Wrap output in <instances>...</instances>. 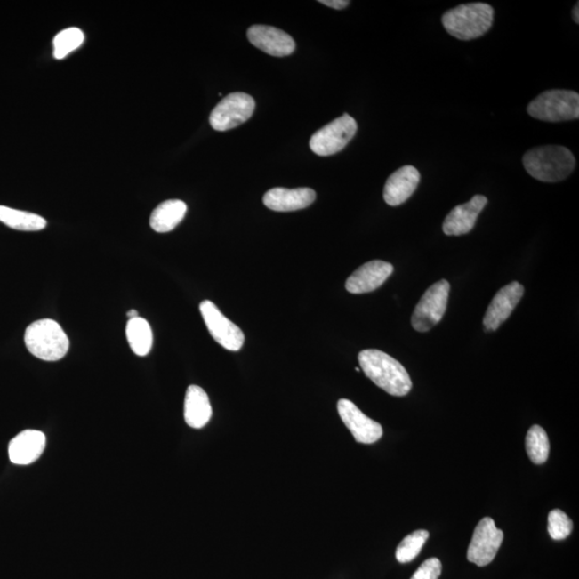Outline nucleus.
<instances>
[{"label": "nucleus", "instance_id": "obj_1", "mask_svg": "<svg viewBox=\"0 0 579 579\" xmlns=\"http://www.w3.org/2000/svg\"><path fill=\"white\" fill-rule=\"evenodd\" d=\"M358 362L366 377L386 393L398 398L409 394L412 381L408 372L389 354L368 349L358 354Z\"/></svg>", "mask_w": 579, "mask_h": 579}, {"label": "nucleus", "instance_id": "obj_2", "mask_svg": "<svg viewBox=\"0 0 579 579\" xmlns=\"http://www.w3.org/2000/svg\"><path fill=\"white\" fill-rule=\"evenodd\" d=\"M523 164L534 179L558 182L566 180L572 173L576 160L570 149L560 145H546L527 151Z\"/></svg>", "mask_w": 579, "mask_h": 579}, {"label": "nucleus", "instance_id": "obj_3", "mask_svg": "<svg viewBox=\"0 0 579 579\" xmlns=\"http://www.w3.org/2000/svg\"><path fill=\"white\" fill-rule=\"evenodd\" d=\"M494 13L488 4H461L443 14L442 24L447 33L458 40L478 39L492 28Z\"/></svg>", "mask_w": 579, "mask_h": 579}, {"label": "nucleus", "instance_id": "obj_4", "mask_svg": "<svg viewBox=\"0 0 579 579\" xmlns=\"http://www.w3.org/2000/svg\"><path fill=\"white\" fill-rule=\"evenodd\" d=\"M25 344L34 357L46 362L60 361L69 350V338L54 320H38L26 328Z\"/></svg>", "mask_w": 579, "mask_h": 579}, {"label": "nucleus", "instance_id": "obj_5", "mask_svg": "<svg viewBox=\"0 0 579 579\" xmlns=\"http://www.w3.org/2000/svg\"><path fill=\"white\" fill-rule=\"evenodd\" d=\"M527 111L530 117L539 121H572L579 117V95L572 91H547L532 101Z\"/></svg>", "mask_w": 579, "mask_h": 579}, {"label": "nucleus", "instance_id": "obj_6", "mask_svg": "<svg viewBox=\"0 0 579 579\" xmlns=\"http://www.w3.org/2000/svg\"><path fill=\"white\" fill-rule=\"evenodd\" d=\"M450 289V284L446 280L438 281L427 289L411 318L415 331L429 332L442 320L446 311Z\"/></svg>", "mask_w": 579, "mask_h": 579}, {"label": "nucleus", "instance_id": "obj_7", "mask_svg": "<svg viewBox=\"0 0 579 579\" xmlns=\"http://www.w3.org/2000/svg\"><path fill=\"white\" fill-rule=\"evenodd\" d=\"M358 132V124L349 114H343L335 121L318 130L312 135L310 146L318 156H331L339 153L350 142Z\"/></svg>", "mask_w": 579, "mask_h": 579}, {"label": "nucleus", "instance_id": "obj_8", "mask_svg": "<svg viewBox=\"0 0 579 579\" xmlns=\"http://www.w3.org/2000/svg\"><path fill=\"white\" fill-rule=\"evenodd\" d=\"M254 109V99L248 93H229L213 109L210 117L211 126L217 132H227L241 126L253 117Z\"/></svg>", "mask_w": 579, "mask_h": 579}, {"label": "nucleus", "instance_id": "obj_9", "mask_svg": "<svg viewBox=\"0 0 579 579\" xmlns=\"http://www.w3.org/2000/svg\"><path fill=\"white\" fill-rule=\"evenodd\" d=\"M200 311L208 332L221 346L229 351L241 350L245 342V335L241 328L224 317L211 301L202 302Z\"/></svg>", "mask_w": 579, "mask_h": 579}, {"label": "nucleus", "instance_id": "obj_10", "mask_svg": "<svg viewBox=\"0 0 579 579\" xmlns=\"http://www.w3.org/2000/svg\"><path fill=\"white\" fill-rule=\"evenodd\" d=\"M503 541V532L490 518H484L477 526L468 549V560L478 567L488 566L498 554Z\"/></svg>", "mask_w": 579, "mask_h": 579}, {"label": "nucleus", "instance_id": "obj_11", "mask_svg": "<svg viewBox=\"0 0 579 579\" xmlns=\"http://www.w3.org/2000/svg\"><path fill=\"white\" fill-rule=\"evenodd\" d=\"M339 416L351 431L354 439L363 445H373L383 435L382 426L365 415L352 401L341 399L337 404Z\"/></svg>", "mask_w": 579, "mask_h": 579}, {"label": "nucleus", "instance_id": "obj_12", "mask_svg": "<svg viewBox=\"0 0 579 579\" xmlns=\"http://www.w3.org/2000/svg\"><path fill=\"white\" fill-rule=\"evenodd\" d=\"M525 294V288L518 281L503 286L490 302L484 317V327L487 332H494L509 319L516 306Z\"/></svg>", "mask_w": 579, "mask_h": 579}, {"label": "nucleus", "instance_id": "obj_13", "mask_svg": "<svg viewBox=\"0 0 579 579\" xmlns=\"http://www.w3.org/2000/svg\"><path fill=\"white\" fill-rule=\"evenodd\" d=\"M250 43L264 53L275 57H284L294 53V40L292 36L272 26L254 25L247 31Z\"/></svg>", "mask_w": 579, "mask_h": 579}, {"label": "nucleus", "instance_id": "obj_14", "mask_svg": "<svg viewBox=\"0 0 579 579\" xmlns=\"http://www.w3.org/2000/svg\"><path fill=\"white\" fill-rule=\"evenodd\" d=\"M393 272L392 264L379 260L370 261L348 278L346 289L352 294H369L380 288Z\"/></svg>", "mask_w": 579, "mask_h": 579}, {"label": "nucleus", "instance_id": "obj_15", "mask_svg": "<svg viewBox=\"0 0 579 579\" xmlns=\"http://www.w3.org/2000/svg\"><path fill=\"white\" fill-rule=\"evenodd\" d=\"M487 203V197L478 195L465 205L453 208L443 222V232L448 237H459L470 232Z\"/></svg>", "mask_w": 579, "mask_h": 579}, {"label": "nucleus", "instance_id": "obj_16", "mask_svg": "<svg viewBox=\"0 0 579 579\" xmlns=\"http://www.w3.org/2000/svg\"><path fill=\"white\" fill-rule=\"evenodd\" d=\"M420 181V172L414 166H403L386 181L383 190L384 201L390 206L404 205L414 195Z\"/></svg>", "mask_w": 579, "mask_h": 579}, {"label": "nucleus", "instance_id": "obj_17", "mask_svg": "<svg viewBox=\"0 0 579 579\" xmlns=\"http://www.w3.org/2000/svg\"><path fill=\"white\" fill-rule=\"evenodd\" d=\"M315 190L310 188H273L263 197L264 205L275 212H294L304 210L315 202Z\"/></svg>", "mask_w": 579, "mask_h": 579}, {"label": "nucleus", "instance_id": "obj_18", "mask_svg": "<svg viewBox=\"0 0 579 579\" xmlns=\"http://www.w3.org/2000/svg\"><path fill=\"white\" fill-rule=\"evenodd\" d=\"M46 446V438L39 430H25L9 445V458L15 465L28 466L38 461Z\"/></svg>", "mask_w": 579, "mask_h": 579}, {"label": "nucleus", "instance_id": "obj_19", "mask_svg": "<svg viewBox=\"0 0 579 579\" xmlns=\"http://www.w3.org/2000/svg\"><path fill=\"white\" fill-rule=\"evenodd\" d=\"M213 414L210 398L205 390L197 385L188 388L185 398L184 416L188 426L200 430L210 422Z\"/></svg>", "mask_w": 579, "mask_h": 579}, {"label": "nucleus", "instance_id": "obj_20", "mask_svg": "<svg viewBox=\"0 0 579 579\" xmlns=\"http://www.w3.org/2000/svg\"><path fill=\"white\" fill-rule=\"evenodd\" d=\"M187 205L181 200H168L161 203L151 213L149 224L154 231L166 233L174 229L185 218Z\"/></svg>", "mask_w": 579, "mask_h": 579}, {"label": "nucleus", "instance_id": "obj_21", "mask_svg": "<svg viewBox=\"0 0 579 579\" xmlns=\"http://www.w3.org/2000/svg\"><path fill=\"white\" fill-rule=\"evenodd\" d=\"M0 222L6 224L9 228L26 232L41 231L48 224L44 217L36 215V213L14 210V208L3 205H0Z\"/></svg>", "mask_w": 579, "mask_h": 579}, {"label": "nucleus", "instance_id": "obj_22", "mask_svg": "<svg viewBox=\"0 0 579 579\" xmlns=\"http://www.w3.org/2000/svg\"><path fill=\"white\" fill-rule=\"evenodd\" d=\"M126 335L132 350L139 357H146L153 347V332L148 320L134 318L127 323Z\"/></svg>", "mask_w": 579, "mask_h": 579}, {"label": "nucleus", "instance_id": "obj_23", "mask_svg": "<svg viewBox=\"0 0 579 579\" xmlns=\"http://www.w3.org/2000/svg\"><path fill=\"white\" fill-rule=\"evenodd\" d=\"M526 451L535 465L546 462L550 456V440L546 431L539 425H534L526 437Z\"/></svg>", "mask_w": 579, "mask_h": 579}, {"label": "nucleus", "instance_id": "obj_24", "mask_svg": "<svg viewBox=\"0 0 579 579\" xmlns=\"http://www.w3.org/2000/svg\"><path fill=\"white\" fill-rule=\"evenodd\" d=\"M85 36L80 28H70L61 30L53 40V55L56 60L65 59L80 48L84 43Z\"/></svg>", "mask_w": 579, "mask_h": 579}, {"label": "nucleus", "instance_id": "obj_25", "mask_svg": "<svg viewBox=\"0 0 579 579\" xmlns=\"http://www.w3.org/2000/svg\"><path fill=\"white\" fill-rule=\"evenodd\" d=\"M429 537L430 532L426 530H416L406 535L396 551V559L400 563H409L414 560Z\"/></svg>", "mask_w": 579, "mask_h": 579}, {"label": "nucleus", "instance_id": "obj_26", "mask_svg": "<svg viewBox=\"0 0 579 579\" xmlns=\"http://www.w3.org/2000/svg\"><path fill=\"white\" fill-rule=\"evenodd\" d=\"M573 530L570 518L561 510H552L549 514V534L552 540L567 539Z\"/></svg>", "mask_w": 579, "mask_h": 579}, {"label": "nucleus", "instance_id": "obj_27", "mask_svg": "<svg viewBox=\"0 0 579 579\" xmlns=\"http://www.w3.org/2000/svg\"><path fill=\"white\" fill-rule=\"evenodd\" d=\"M441 572V561L438 558H430L422 563L411 579H439Z\"/></svg>", "mask_w": 579, "mask_h": 579}, {"label": "nucleus", "instance_id": "obj_28", "mask_svg": "<svg viewBox=\"0 0 579 579\" xmlns=\"http://www.w3.org/2000/svg\"><path fill=\"white\" fill-rule=\"evenodd\" d=\"M319 3L325 4L326 7L337 10L347 8L350 4V2H348V0H320Z\"/></svg>", "mask_w": 579, "mask_h": 579}, {"label": "nucleus", "instance_id": "obj_29", "mask_svg": "<svg viewBox=\"0 0 579 579\" xmlns=\"http://www.w3.org/2000/svg\"><path fill=\"white\" fill-rule=\"evenodd\" d=\"M578 9H579V6H578V3H577L576 6L574 7V9H573V20H574V22H575L576 24H579V14H578L579 10Z\"/></svg>", "mask_w": 579, "mask_h": 579}, {"label": "nucleus", "instance_id": "obj_30", "mask_svg": "<svg viewBox=\"0 0 579 579\" xmlns=\"http://www.w3.org/2000/svg\"><path fill=\"white\" fill-rule=\"evenodd\" d=\"M127 316H128V318H129V320H130V319H134V318H138V317H139V312H138L137 310H129V311L127 312Z\"/></svg>", "mask_w": 579, "mask_h": 579}]
</instances>
